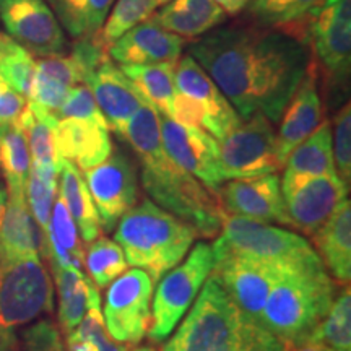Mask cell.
Returning a JSON list of instances; mask_svg holds the SVG:
<instances>
[{
    "label": "cell",
    "instance_id": "cell-1",
    "mask_svg": "<svg viewBox=\"0 0 351 351\" xmlns=\"http://www.w3.org/2000/svg\"><path fill=\"white\" fill-rule=\"evenodd\" d=\"M187 51L241 119L263 114L271 124L282 119L313 59L306 39L254 21L221 23Z\"/></svg>",
    "mask_w": 351,
    "mask_h": 351
},
{
    "label": "cell",
    "instance_id": "cell-2",
    "mask_svg": "<svg viewBox=\"0 0 351 351\" xmlns=\"http://www.w3.org/2000/svg\"><path fill=\"white\" fill-rule=\"evenodd\" d=\"M122 137L137 153L142 186L152 202L191 225L197 234L212 238L221 231L226 213L218 194L169 160L161 142L158 111L150 103L134 114Z\"/></svg>",
    "mask_w": 351,
    "mask_h": 351
},
{
    "label": "cell",
    "instance_id": "cell-3",
    "mask_svg": "<svg viewBox=\"0 0 351 351\" xmlns=\"http://www.w3.org/2000/svg\"><path fill=\"white\" fill-rule=\"evenodd\" d=\"M163 351H285L274 333L247 317L210 276Z\"/></svg>",
    "mask_w": 351,
    "mask_h": 351
},
{
    "label": "cell",
    "instance_id": "cell-4",
    "mask_svg": "<svg viewBox=\"0 0 351 351\" xmlns=\"http://www.w3.org/2000/svg\"><path fill=\"white\" fill-rule=\"evenodd\" d=\"M195 236L191 225L145 199L119 219L114 239L127 265L145 270L155 283L186 257Z\"/></svg>",
    "mask_w": 351,
    "mask_h": 351
},
{
    "label": "cell",
    "instance_id": "cell-5",
    "mask_svg": "<svg viewBox=\"0 0 351 351\" xmlns=\"http://www.w3.org/2000/svg\"><path fill=\"white\" fill-rule=\"evenodd\" d=\"M335 296V282L326 267L291 271L271 288L262 326L282 341L306 339L330 311Z\"/></svg>",
    "mask_w": 351,
    "mask_h": 351
},
{
    "label": "cell",
    "instance_id": "cell-6",
    "mask_svg": "<svg viewBox=\"0 0 351 351\" xmlns=\"http://www.w3.org/2000/svg\"><path fill=\"white\" fill-rule=\"evenodd\" d=\"M213 247L249 257L285 274L324 267L317 252L300 234L236 215H225L221 236Z\"/></svg>",
    "mask_w": 351,
    "mask_h": 351
},
{
    "label": "cell",
    "instance_id": "cell-7",
    "mask_svg": "<svg viewBox=\"0 0 351 351\" xmlns=\"http://www.w3.org/2000/svg\"><path fill=\"white\" fill-rule=\"evenodd\" d=\"M54 309V288L39 257L0 262V351H16L13 330Z\"/></svg>",
    "mask_w": 351,
    "mask_h": 351
},
{
    "label": "cell",
    "instance_id": "cell-8",
    "mask_svg": "<svg viewBox=\"0 0 351 351\" xmlns=\"http://www.w3.org/2000/svg\"><path fill=\"white\" fill-rule=\"evenodd\" d=\"M176 98L171 119L199 127L221 140L241 124L239 114L192 56H181L174 70Z\"/></svg>",
    "mask_w": 351,
    "mask_h": 351
},
{
    "label": "cell",
    "instance_id": "cell-9",
    "mask_svg": "<svg viewBox=\"0 0 351 351\" xmlns=\"http://www.w3.org/2000/svg\"><path fill=\"white\" fill-rule=\"evenodd\" d=\"M213 262L212 247L199 243L181 265H176L163 276L153 298L152 320L147 332L152 341L163 343L168 339L213 271Z\"/></svg>",
    "mask_w": 351,
    "mask_h": 351
},
{
    "label": "cell",
    "instance_id": "cell-10",
    "mask_svg": "<svg viewBox=\"0 0 351 351\" xmlns=\"http://www.w3.org/2000/svg\"><path fill=\"white\" fill-rule=\"evenodd\" d=\"M307 44L332 88L348 90L351 72V0H322L307 23Z\"/></svg>",
    "mask_w": 351,
    "mask_h": 351
},
{
    "label": "cell",
    "instance_id": "cell-11",
    "mask_svg": "<svg viewBox=\"0 0 351 351\" xmlns=\"http://www.w3.org/2000/svg\"><path fill=\"white\" fill-rule=\"evenodd\" d=\"M219 163L225 179H245L275 174L283 168L274 124L263 114H254L218 140Z\"/></svg>",
    "mask_w": 351,
    "mask_h": 351
},
{
    "label": "cell",
    "instance_id": "cell-12",
    "mask_svg": "<svg viewBox=\"0 0 351 351\" xmlns=\"http://www.w3.org/2000/svg\"><path fill=\"white\" fill-rule=\"evenodd\" d=\"M212 252L215 258L213 278L239 307L241 313L262 326V313L267 298L275 283L287 274L275 267L223 249L212 247Z\"/></svg>",
    "mask_w": 351,
    "mask_h": 351
},
{
    "label": "cell",
    "instance_id": "cell-13",
    "mask_svg": "<svg viewBox=\"0 0 351 351\" xmlns=\"http://www.w3.org/2000/svg\"><path fill=\"white\" fill-rule=\"evenodd\" d=\"M153 280L142 269L124 271L111 285L104 304V324L109 335L122 343L135 345L147 335L150 326Z\"/></svg>",
    "mask_w": 351,
    "mask_h": 351
},
{
    "label": "cell",
    "instance_id": "cell-14",
    "mask_svg": "<svg viewBox=\"0 0 351 351\" xmlns=\"http://www.w3.org/2000/svg\"><path fill=\"white\" fill-rule=\"evenodd\" d=\"M0 23L8 38L32 56L51 57L69 52L67 34L46 0H0Z\"/></svg>",
    "mask_w": 351,
    "mask_h": 351
},
{
    "label": "cell",
    "instance_id": "cell-15",
    "mask_svg": "<svg viewBox=\"0 0 351 351\" xmlns=\"http://www.w3.org/2000/svg\"><path fill=\"white\" fill-rule=\"evenodd\" d=\"M158 119L161 142L169 160L218 194V189L225 182L218 140L204 129L182 125L165 114L158 112Z\"/></svg>",
    "mask_w": 351,
    "mask_h": 351
},
{
    "label": "cell",
    "instance_id": "cell-16",
    "mask_svg": "<svg viewBox=\"0 0 351 351\" xmlns=\"http://www.w3.org/2000/svg\"><path fill=\"white\" fill-rule=\"evenodd\" d=\"M88 191L98 210L101 228L111 231L117 221L137 204V171L129 156L111 152L106 161L83 171Z\"/></svg>",
    "mask_w": 351,
    "mask_h": 351
},
{
    "label": "cell",
    "instance_id": "cell-17",
    "mask_svg": "<svg viewBox=\"0 0 351 351\" xmlns=\"http://www.w3.org/2000/svg\"><path fill=\"white\" fill-rule=\"evenodd\" d=\"M280 187L291 226L309 236L332 217L350 191L337 174L298 179Z\"/></svg>",
    "mask_w": 351,
    "mask_h": 351
},
{
    "label": "cell",
    "instance_id": "cell-18",
    "mask_svg": "<svg viewBox=\"0 0 351 351\" xmlns=\"http://www.w3.org/2000/svg\"><path fill=\"white\" fill-rule=\"evenodd\" d=\"M82 82L95 96L109 129L121 135L134 114L147 103L109 56L83 70Z\"/></svg>",
    "mask_w": 351,
    "mask_h": 351
},
{
    "label": "cell",
    "instance_id": "cell-19",
    "mask_svg": "<svg viewBox=\"0 0 351 351\" xmlns=\"http://www.w3.org/2000/svg\"><path fill=\"white\" fill-rule=\"evenodd\" d=\"M218 199L226 215L291 226L276 174L234 179L218 189Z\"/></svg>",
    "mask_w": 351,
    "mask_h": 351
},
{
    "label": "cell",
    "instance_id": "cell-20",
    "mask_svg": "<svg viewBox=\"0 0 351 351\" xmlns=\"http://www.w3.org/2000/svg\"><path fill=\"white\" fill-rule=\"evenodd\" d=\"M322 119L324 104L319 90V67L314 59H311L306 75L302 77L300 86L296 88L280 119L282 124L276 135V143L283 165L287 163L289 153L322 124Z\"/></svg>",
    "mask_w": 351,
    "mask_h": 351
},
{
    "label": "cell",
    "instance_id": "cell-21",
    "mask_svg": "<svg viewBox=\"0 0 351 351\" xmlns=\"http://www.w3.org/2000/svg\"><path fill=\"white\" fill-rule=\"evenodd\" d=\"M184 47L186 41L182 38L147 19L114 41L108 56L119 65L178 64Z\"/></svg>",
    "mask_w": 351,
    "mask_h": 351
},
{
    "label": "cell",
    "instance_id": "cell-22",
    "mask_svg": "<svg viewBox=\"0 0 351 351\" xmlns=\"http://www.w3.org/2000/svg\"><path fill=\"white\" fill-rule=\"evenodd\" d=\"M56 155L86 171L108 160L112 152L109 129L86 121L59 119L54 129Z\"/></svg>",
    "mask_w": 351,
    "mask_h": 351
},
{
    "label": "cell",
    "instance_id": "cell-23",
    "mask_svg": "<svg viewBox=\"0 0 351 351\" xmlns=\"http://www.w3.org/2000/svg\"><path fill=\"white\" fill-rule=\"evenodd\" d=\"M80 83L82 70L72 54L41 57L34 69L28 104L56 117L69 91Z\"/></svg>",
    "mask_w": 351,
    "mask_h": 351
},
{
    "label": "cell",
    "instance_id": "cell-24",
    "mask_svg": "<svg viewBox=\"0 0 351 351\" xmlns=\"http://www.w3.org/2000/svg\"><path fill=\"white\" fill-rule=\"evenodd\" d=\"M43 232L34 221L25 194H8L0 218V262L39 257Z\"/></svg>",
    "mask_w": 351,
    "mask_h": 351
},
{
    "label": "cell",
    "instance_id": "cell-25",
    "mask_svg": "<svg viewBox=\"0 0 351 351\" xmlns=\"http://www.w3.org/2000/svg\"><path fill=\"white\" fill-rule=\"evenodd\" d=\"M313 243L327 274L339 283L348 285L351 278V204L348 197L314 232Z\"/></svg>",
    "mask_w": 351,
    "mask_h": 351
},
{
    "label": "cell",
    "instance_id": "cell-26",
    "mask_svg": "<svg viewBox=\"0 0 351 351\" xmlns=\"http://www.w3.org/2000/svg\"><path fill=\"white\" fill-rule=\"evenodd\" d=\"M150 19L184 41H194L225 23L228 15L215 0H173L152 13Z\"/></svg>",
    "mask_w": 351,
    "mask_h": 351
},
{
    "label": "cell",
    "instance_id": "cell-27",
    "mask_svg": "<svg viewBox=\"0 0 351 351\" xmlns=\"http://www.w3.org/2000/svg\"><path fill=\"white\" fill-rule=\"evenodd\" d=\"M287 169L280 182L287 184L304 178L337 174L332 152L330 122L324 121L287 158Z\"/></svg>",
    "mask_w": 351,
    "mask_h": 351
},
{
    "label": "cell",
    "instance_id": "cell-28",
    "mask_svg": "<svg viewBox=\"0 0 351 351\" xmlns=\"http://www.w3.org/2000/svg\"><path fill=\"white\" fill-rule=\"evenodd\" d=\"M43 254L51 261V265H59L64 269H83V252L75 221L70 217L62 197L57 194L49 225L44 232Z\"/></svg>",
    "mask_w": 351,
    "mask_h": 351
},
{
    "label": "cell",
    "instance_id": "cell-29",
    "mask_svg": "<svg viewBox=\"0 0 351 351\" xmlns=\"http://www.w3.org/2000/svg\"><path fill=\"white\" fill-rule=\"evenodd\" d=\"M59 195L75 221L83 241L91 243L101 236V221L80 169L70 161L59 160Z\"/></svg>",
    "mask_w": 351,
    "mask_h": 351
},
{
    "label": "cell",
    "instance_id": "cell-30",
    "mask_svg": "<svg viewBox=\"0 0 351 351\" xmlns=\"http://www.w3.org/2000/svg\"><path fill=\"white\" fill-rule=\"evenodd\" d=\"M320 3L322 0H249L247 12L254 23L307 41V23Z\"/></svg>",
    "mask_w": 351,
    "mask_h": 351
},
{
    "label": "cell",
    "instance_id": "cell-31",
    "mask_svg": "<svg viewBox=\"0 0 351 351\" xmlns=\"http://www.w3.org/2000/svg\"><path fill=\"white\" fill-rule=\"evenodd\" d=\"M65 34L75 41L96 39L116 0H46Z\"/></svg>",
    "mask_w": 351,
    "mask_h": 351
},
{
    "label": "cell",
    "instance_id": "cell-32",
    "mask_svg": "<svg viewBox=\"0 0 351 351\" xmlns=\"http://www.w3.org/2000/svg\"><path fill=\"white\" fill-rule=\"evenodd\" d=\"M124 75L134 83L138 93L160 114L173 116L176 83V64L153 65H119Z\"/></svg>",
    "mask_w": 351,
    "mask_h": 351
},
{
    "label": "cell",
    "instance_id": "cell-33",
    "mask_svg": "<svg viewBox=\"0 0 351 351\" xmlns=\"http://www.w3.org/2000/svg\"><path fill=\"white\" fill-rule=\"evenodd\" d=\"M52 271H54L57 293H59L60 328L65 333H70L86 314L95 283L75 269L52 265Z\"/></svg>",
    "mask_w": 351,
    "mask_h": 351
},
{
    "label": "cell",
    "instance_id": "cell-34",
    "mask_svg": "<svg viewBox=\"0 0 351 351\" xmlns=\"http://www.w3.org/2000/svg\"><path fill=\"white\" fill-rule=\"evenodd\" d=\"M29 168L32 155L19 122L0 125V173L8 194H25Z\"/></svg>",
    "mask_w": 351,
    "mask_h": 351
},
{
    "label": "cell",
    "instance_id": "cell-35",
    "mask_svg": "<svg viewBox=\"0 0 351 351\" xmlns=\"http://www.w3.org/2000/svg\"><path fill=\"white\" fill-rule=\"evenodd\" d=\"M56 124L57 117L44 114L26 104L25 111L19 119V125L28 142L32 165L59 171V158L56 155L54 145Z\"/></svg>",
    "mask_w": 351,
    "mask_h": 351
},
{
    "label": "cell",
    "instance_id": "cell-36",
    "mask_svg": "<svg viewBox=\"0 0 351 351\" xmlns=\"http://www.w3.org/2000/svg\"><path fill=\"white\" fill-rule=\"evenodd\" d=\"M307 339L332 351H351V295L348 285H343L337 293L330 311Z\"/></svg>",
    "mask_w": 351,
    "mask_h": 351
},
{
    "label": "cell",
    "instance_id": "cell-37",
    "mask_svg": "<svg viewBox=\"0 0 351 351\" xmlns=\"http://www.w3.org/2000/svg\"><path fill=\"white\" fill-rule=\"evenodd\" d=\"M57 189H59V171L32 165L28 179H26L25 197L29 212L43 232V244L44 232L49 225L52 205L57 197Z\"/></svg>",
    "mask_w": 351,
    "mask_h": 351
},
{
    "label": "cell",
    "instance_id": "cell-38",
    "mask_svg": "<svg viewBox=\"0 0 351 351\" xmlns=\"http://www.w3.org/2000/svg\"><path fill=\"white\" fill-rule=\"evenodd\" d=\"M88 275L96 288H104L127 270V261L116 241L99 236L88 245L83 258Z\"/></svg>",
    "mask_w": 351,
    "mask_h": 351
},
{
    "label": "cell",
    "instance_id": "cell-39",
    "mask_svg": "<svg viewBox=\"0 0 351 351\" xmlns=\"http://www.w3.org/2000/svg\"><path fill=\"white\" fill-rule=\"evenodd\" d=\"M36 69V60L25 47L16 44L13 39L7 36L3 44L2 54H0V78L3 83L16 93L26 96L28 99L29 90Z\"/></svg>",
    "mask_w": 351,
    "mask_h": 351
},
{
    "label": "cell",
    "instance_id": "cell-40",
    "mask_svg": "<svg viewBox=\"0 0 351 351\" xmlns=\"http://www.w3.org/2000/svg\"><path fill=\"white\" fill-rule=\"evenodd\" d=\"M150 0H116L96 41L108 51L114 41L134 26L150 19Z\"/></svg>",
    "mask_w": 351,
    "mask_h": 351
},
{
    "label": "cell",
    "instance_id": "cell-41",
    "mask_svg": "<svg viewBox=\"0 0 351 351\" xmlns=\"http://www.w3.org/2000/svg\"><path fill=\"white\" fill-rule=\"evenodd\" d=\"M67 337L78 340H86L93 343L98 351H129L130 345L122 343V341L112 340L109 335L106 324H104L103 313H101V298L98 288L91 289L90 304H88L86 314L83 315L80 324L67 333Z\"/></svg>",
    "mask_w": 351,
    "mask_h": 351
},
{
    "label": "cell",
    "instance_id": "cell-42",
    "mask_svg": "<svg viewBox=\"0 0 351 351\" xmlns=\"http://www.w3.org/2000/svg\"><path fill=\"white\" fill-rule=\"evenodd\" d=\"M333 163L340 181L350 189L351 182V106L343 104L333 119Z\"/></svg>",
    "mask_w": 351,
    "mask_h": 351
},
{
    "label": "cell",
    "instance_id": "cell-43",
    "mask_svg": "<svg viewBox=\"0 0 351 351\" xmlns=\"http://www.w3.org/2000/svg\"><path fill=\"white\" fill-rule=\"evenodd\" d=\"M56 117L57 121L59 119L86 121V122H91V124L104 127V129H109L108 122L104 119L103 112H101L95 96L91 95V91L88 90V86L83 85V83L75 85L69 91L67 96H65L62 106H60L59 111H57Z\"/></svg>",
    "mask_w": 351,
    "mask_h": 351
},
{
    "label": "cell",
    "instance_id": "cell-44",
    "mask_svg": "<svg viewBox=\"0 0 351 351\" xmlns=\"http://www.w3.org/2000/svg\"><path fill=\"white\" fill-rule=\"evenodd\" d=\"M19 351H67L52 320H39L21 333Z\"/></svg>",
    "mask_w": 351,
    "mask_h": 351
},
{
    "label": "cell",
    "instance_id": "cell-45",
    "mask_svg": "<svg viewBox=\"0 0 351 351\" xmlns=\"http://www.w3.org/2000/svg\"><path fill=\"white\" fill-rule=\"evenodd\" d=\"M26 104H28L26 96L16 93L12 88L3 86L0 90V125L19 122Z\"/></svg>",
    "mask_w": 351,
    "mask_h": 351
},
{
    "label": "cell",
    "instance_id": "cell-46",
    "mask_svg": "<svg viewBox=\"0 0 351 351\" xmlns=\"http://www.w3.org/2000/svg\"><path fill=\"white\" fill-rule=\"evenodd\" d=\"M285 351H332L328 350L327 346L317 343V341L311 339H300L293 341H283Z\"/></svg>",
    "mask_w": 351,
    "mask_h": 351
},
{
    "label": "cell",
    "instance_id": "cell-47",
    "mask_svg": "<svg viewBox=\"0 0 351 351\" xmlns=\"http://www.w3.org/2000/svg\"><path fill=\"white\" fill-rule=\"evenodd\" d=\"M221 10L226 13L228 16H236L239 15L244 8H247L249 0H215Z\"/></svg>",
    "mask_w": 351,
    "mask_h": 351
},
{
    "label": "cell",
    "instance_id": "cell-48",
    "mask_svg": "<svg viewBox=\"0 0 351 351\" xmlns=\"http://www.w3.org/2000/svg\"><path fill=\"white\" fill-rule=\"evenodd\" d=\"M67 351H98L93 343L86 340H78L72 339V337H67Z\"/></svg>",
    "mask_w": 351,
    "mask_h": 351
},
{
    "label": "cell",
    "instance_id": "cell-49",
    "mask_svg": "<svg viewBox=\"0 0 351 351\" xmlns=\"http://www.w3.org/2000/svg\"><path fill=\"white\" fill-rule=\"evenodd\" d=\"M7 195H8L7 186H5V184H3V176H2V173H0V205L5 204Z\"/></svg>",
    "mask_w": 351,
    "mask_h": 351
},
{
    "label": "cell",
    "instance_id": "cell-50",
    "mask_svg": "<svg viewBox=\"0 0 351 351\" xmlns=\"http://www.w3.org/2000/svg\"><path fill=\"white\" fill-rule=\"evenodd\" d=\"M169 2H173V0H150V12L155 13L158 8L165 7L166 3H169Z\"/></svg>",
    "mask_w": 351,
    "mask_h": 351
},
{
    "label": "cell",
    "instance_id": "cell-51",
    "mask_svg": "<svg viewBox=\"0 0 351 351\" xmlns=\"http://www.w3.org/2000/svg\"><path fill=\"white\" fill-rule=\"evenodd\" d=\"M7 41V34H2L0 33V54H2V49H3V44Z\"/></svg>",
    "mask_w": 351,
    "mask_h": 351
},
{
    "label": "cell",
    "instance_id": "cell-52",
    "mask_svg": "<svg viewBox=\"0 0 351 351\" xmlns=\"http://www.w3.org/2000/svg\"><path fill=\"white\" fill-rule=\"evenodd\" d=\"M3 86H7V85H5V83H3V80H2V78H0V90H2V88H3Z\"/></svg>",
    "mask_w": 351,
    "mask_h": 351
},
{
    "label": "cell",
    "instance_id": "cell-53",
    "mask_svg": "<svg viewBox=\"0 0 351 351\" xmlns=\"http://www.w3.org/2000/svg\"><path fill=\"white\" fill-rule=\"evenodd\" d=\"M135 351H153L150 348H140V350H135Z\"/></svg>",
    "mask_w": 351,
    "mask_h": 351
},
{
    "label": "cell",
    "instance_id": "cell-54",
    "mask_svg": "<svg viewBox=\"0 0 351 351\" xmlns=\"http://www.w3.org/2000/svg\"><path fill=\"white\" fill-rule=\"evenodd\" d=\"M16 351H19V350H16Z\"/></svg>",
    "mask_w": 351,
    "mask_h": 351
}]
</instances>
